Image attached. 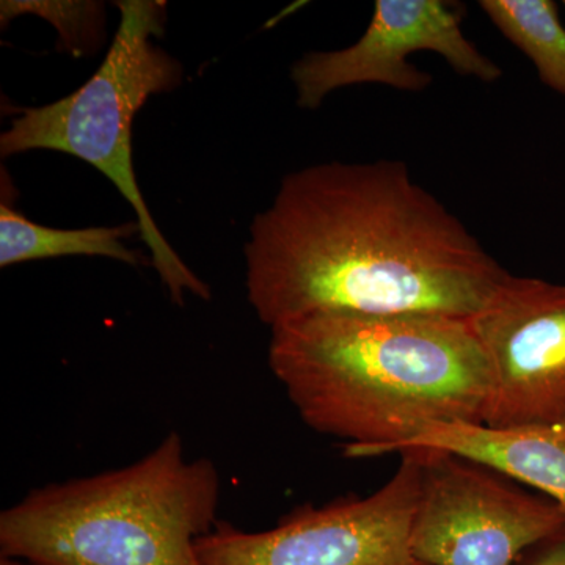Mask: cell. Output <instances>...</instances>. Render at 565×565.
<instances>
[{"label": "cell", "mask_w": 565, "mask_h": 565, "mask_svg": "<svg viewBox=\"0 0 565 565\" xmlns=\"http://www.w3.org/2000/svg\"><path fill=\"white\" fill-rule=\"evenodd\" d=\"M508 274L392 159L289 173L245 244L247 299L269 329L319 313L470 319Z\"/></svg>", "instance_id": "1"}, {"label": "cell", "mask_w": 565, "mask_h": 565, "mask_svg": "<svg viewBox=\"0 0 565 565\" xmlns=\"http://www.w3.org/2000/svg\"><path fill=\"white\" fill-rule=\"evenodd\" d=\"M267 362L302 422L353 459L434 424H484L489 362L468 319L319 313L270 329Z\"/></svg>", "instance_id": "2"}, {"label": "cell", "mask_w": 565, "mask_h": 565, "mask_svg": "<svg viewBox=\"0 0 565 565\" xmlns=\"http://www.w3.org/2000/svg\"><path fill=\"white\" fill-rule=\"evenodd\" d=\"M222 481L170 433L128 467L33 489L0 514L2 557L29 565H203Z\"/></svg>", "instance_id": "3"}, {"label": "cell", "mask_w": 565, "mask_h": 565, "mask_svg": "<svg viewBox=\"0 0 565 565\" xmlns=\"http://www.w3.org/2000/svg\"><path fill=\"white\" fill-rule=\"evenodd\" d=\"M121 20L95 74L76 92L46 106L21 109L0 136V156L51 150L90 163L114 182L137 214L151 264L170 294L184 307L188 294L211 299L207 282L167 243L139 188L132 161V122L152 95L172 92L182 81L180 62L156 46L166 24V2H117Z\"/></svg>", "instance_id": "4"}, {"label": "cell", "mask_w": 565, "mask_h": 565, "mask_svg": "<svg viewBox=\"0 0 565 565\" xmlns=\"http://www.w3.org/2000/svg\"><path fill=\"white\" fill-rule=\"evenodd\" d=\"M392 479L367 497L294 509L274 527L244 531L228 522L196 542L203 565H422L411 533L424 449L408 448Z\"/></svg>", "instance_id": "5"}, {"label": "cell", "mask_w": 565, "mask_h": 565, "mask_svg": "<svg viewBox=\"0 0 565 565\" xmlns=\"http://www.w3.org/2000/svg\"><path fill=\"white\" fill-rule=\"evenodd\" d=\"M424 449L412 555L422 565H519L565 530L555 501L527 492L487 465Z\"/></svg>", "instance_id": "6"}, {"label": "cell", "mask_w": 565, "mask_h": 565, "mask_svg": "<svg viewBox=\"0 0 565 565\" xmlns=\"http://www.w3.org/2000/svg\"><path fill=\"white\" fill-rule=\"evenodd\" d=\"M468 321L492 375L484 426L564 422L565 286L508 274Z\"/></svg>", "instance_id": "7"}, {"label": "cell", "mask_w": 565, "mask_h": 565, "mask_svg": "<svg viewBox=\"0 0 565 565\" xmlns=\"http://www.w3.org/2000/svg\"><path fill=\"white\" fill-rule=\"evenodd\" d=\"M460 7L445 0H377L356 43L310 52L294 65L297 103L303 109H318L330 93L362 84L426 90L433 76L411 63V55L422 51L437 52L462 76L497 82L501 68L465 36Z\"/></svg>", "instance_id": "8"}, {"label": "cell", "mask_w": 565, "mask_h": 565, "mask_svg": "<svg viewBox=\"0 0 565 565\" xmlns=\"http://www.w3.org/2000/svg\"><path fill=\"white\" fill-rule=\"evenodd\" d=\"M438 449L475 460L533 487L565 511V419L542 426L492 429L484 424H434L401 445Z\"/></svg>", "instance_id": "9"}, {"label": "cell", "mask_w": 565, "mask_h": 565, "mask_svg": "<svg viewBox=\"0 0 565 565\" xmlns=\"http://www.w3.org/2000/svg\"><path fill=\"white\" fill-rule=\"evenodd\" d=\"M2 189L0 203V267L62 256H104L131 266H141L147 258L126 247L122 241L139 232L137 222L118 226L61 230L29 221L10 202L9 184Z\"/></svg>", "instance_id": "10"}, {"label": "cell", "mask_w": 565, "mask_h": 565, "mask_svg": "<svg viewBox=\"0 0 565 565\" xmlns=\"http://www.w3.org/2000/svg\"><path fill=\"white\" fill-rule=\"evenodd\" d=\"M482 11L533 62L546 87L565 96V28L552 0H482Z\"/></svg>", "instance_id": "11"}, {"label": "cell", "mask_w": 565, "mask_h": 565, "mask_svg": "<svg viewBox=\"0 0 565 565\" xmlns=\"http://www.w3.org/2000/svg\"><path fill=\"white\" fill-rule=\"evenodd\" d=\"M35 13L51 21L61 32V43H66L74 54L84 51V43L96 31L102 20V6L93 2H2V22L13 20L20 13Z\"/></svg>", "instance_id": "12"}, {"label": "cell", "mask_w": 565, "mask_h": 565, "mask_svg": "<svg viewBox=\"0 0 565 565\" xmlns=\"http://www.w3.org/2000/svg\"><path fill=\"white\" fill-rule=\"evenodd\" d=\"M519 565H565V530L530 550Z\"/></svg>", "instance_id": "13"}, {"label": "cell", "mask_w": 565, "mask_h": 565, "mask_svg": "<svg viewBox=\"0 0 565 565\" xmlns=\"http://www.w3.org/2000/svg\"><path fill=\"white\" fill-rule=\"evenodd\" d=\"M0 565H25V564L20 563V561L9 559V557H2V559H0Z\"/></svg>", "instance_id": "14"}, {"label": "cell", "mask_w": 565, "mask_h": 565, "mask_svg": "<svg viewBox=\"0 0 565 565\" xmlns=\"http://www.w3.org/2000/svg\"><path fill=\"white\" fill-rule=\"evenodd\" d=\"M564 9H565V2H563Z\"/></svg>", "instance_id": "15"}]
</instances>
